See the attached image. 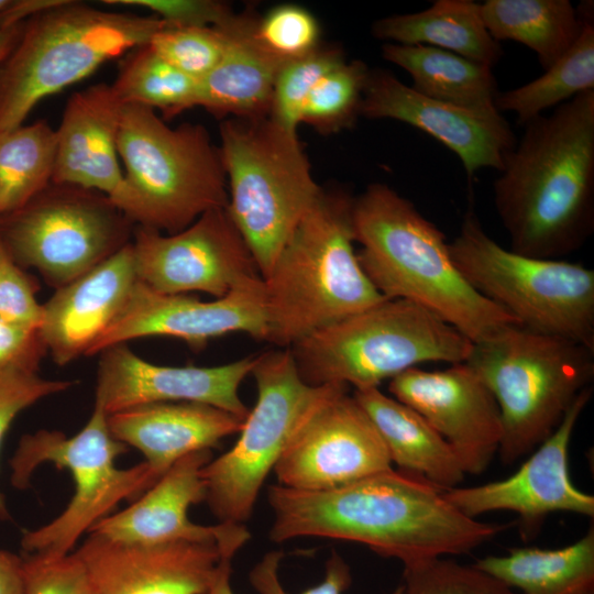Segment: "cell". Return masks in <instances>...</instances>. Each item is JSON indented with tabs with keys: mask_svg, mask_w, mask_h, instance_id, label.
Segmentation results:
<instances>
[{
	"mask_svg": "<svg viewBox=\"0 0 594 594\" xmlns=\"http://www.w3.org/2000/svg\"><path fill=\"white\" fill-rule=\"evenodd\" d=\"M134 226L107 195L52 182L0 218V240L21 267L57 289L130 244Z\"/></svg>",
	"mask_w": 594,
	"mask_h": 594,
	"instance_id": "4fadbf2b",
	"label": "cell"
},
{
	"mask_svg": "<svg viewBox=\"0 0 594 594\" xmlns=\"http://www.w3.org/2000/svg\"><path fill=\"white\" fill-rule=\"evenodd\" d=\"M44 355H34L0 366V446L15 417L38 400L68 389L74 382L48 380L38 374ZM8 509L0 494V518Z\"/></svg>",
	"mask_w": 594,
	"mask_h": 594,
	"instance_id": "f35d334b",
	"label": "cell"
},
{
	"mask_svg": "<svg viewBox=\"0 0 594 594\" xmlns=\"http://www.w3.org/2000/svg\"><path fill=\"white\" fill-rule=\"evenodd\" d=\"M353 396L378 431L392 464L443 491L460 486L466 474L457 454L416 410L378 387L356 389Z\"/></svg>",
	"mask_w": 594,
	"mask_h": 594,
	"instance_id": "4316f807",
	"label": "cell"
},
{
	"mask_svg": "<svg viewBox=\"0 0 594 594\" xmlns=\"http://www.w3.org/2000/svg\"><path fill=\"white\" fill-rule=\"evenodd\" d=\"M131 245L138 280L163 294L221 298L261 276L227 207L205 212L174 234L136 226Z\"/></svg>",
	"mask_w": 594,
	"mask_h": 594,
	"instance_id": "5bb4252c",
	"label": "cell"
},
{
	"mask_svg": "<svg viewBox=\"0 0 594 594\" xmlns=\"http://www.w3.org/2000/svg\"><path fill=\"white\" fill-rule=\"evenodd\" d=\"M56 132L46 121L0 134V218L18 211L53 178Z\"/></svg>",
	"mask_w": 594,
	"mask_h": 594,
	"instance_id": "d6a6232c",
	"label": "cell"
},
{
	"mask_svg": "<svg viewBox=\"0 0 594 594\" xmlns=\"http://www.w3.org/2000/svg\"><path fill=\"white\" fill-rule=\"evenodd\" d=\"M591 6L579 11L569 0H486L479 13L496 42L527 46L547 69L576 41Z\"/></svg>",
	"mask_w": 594,
	"mask_h": 594,
	"instance_id": "4dcf8cb0",
	"label": "cell"
},
{
	"mask_svg": "<svg viewBox=\"0 0 594 594\" xmlns=\"http://www.w3.org/2000/svg\"><path fill=\"white\" fill-rule=\"evenodd\" d=\"M361 116L400 121L426 132L460 158L470 182L482 168L501 172L517 142L504 117L484 118L424 96L386 69H370Z\"/></svg>",
	"mask_w": 594,
	"mask_h": 594,
	"instance_id": "44dd1931",
	"label": "cell"
},
{
	"mask_svg": "<svg viewBox=\"0 0 594 594\" xmlns=\"http://www.w3.org/2000/svg\"><path fill=\"white\" fill-rule=\"evenodd\" d=\"M136 280L130 243L55 290L42 305L38 334L57 365L88 355L122 310Z\"/></svg>",
	"mask_w": 594,
	"mask_h": 594,
	"instance_id": "603a6c76",
	"label": "cell"
},
{
	"mask_svg": "<svg viewBox=\"0 0 594 594\" xmlns=\"http://www.w3.org/2000/svg\"><path fill=\"white\" fill-rule=\"evenodd\" d=\"M593 395L583 389L553 433L540 443L510 476L474 486L444 491L447 499L464 515L508 510L518 516L521 538H535L552 513L594 516V496L579 490L569 472V447L576 422Z\"/></svg>",
	"mask_w": 594,
	"mask_h": 594,
	"instance_id": "2e32d148",
	"label": "cell"
},
{
	"mask_svg": "<svg viewBox=\"0 0 594 594\" xmlns=\"http://www.w3.org/2000/svg\"><path fill=\"white\" fill-rule=\"evenodd\" d=\"M46 352L37 329L0 318V366L34 355H45Z\"/></svg>",
	"mask_w": 594,
	"mask_h": 594,
	"instance_id": "f6af8a7d",
	"label": "cell"
},
{
	"mask_svg": "<svg viewBox=\"0 0 594 594\" xmlns=\"http://www.w3.org/2000/svg\"><path fill=\"white\" fill-rule=\"evenodd\" d=\"M243 422L229 411L194 402L152 403L108 416L111 435L139 450L158 477L183 457L211 450L239 433Z\"/></svg>",
	"mask_w": 594,
	"mask_h": 594,
	"instance_id": "d4e9b609",
	"label": "cell"
},
{
	"mask_svg": "<svg viewBox=\"0 0 594 594\" xmlns=\"http://www.w3.org/2000/svg\"><path fill=\"white\" fill-rule=\"evenodd\" d=\"M392 397L416 410L449 443L465 474L480 475L498 453L496 399L466 362L442 370L409 369L389 380Z\"/></svg>",
	"mask_w": 594,
	"mask_h": 594,
	"instance_id": "ac0fdd59",
	"label": "cell"
},
{
	"mask_svg": "<svg viewBox=\"0 0 594 594\" xmlns=\"http://www.w3.org/2000/svg\"><path fill=\"white\" fill-rule=\"evenodd\" d=\"M392 465L367 414L348 386L337 385L296 430L273 472L280 486L326 491Z\"/></svg>",
	"mask_w": 594,
	"mask_h": 594,
	"instance_id": "9a60e30c",
	"label": "cell"
},
{
	"mask_svg": "<svg viewBox=\"0 0 594 594\" xmlns=\"http://www.w3.org/2000/svg\"><path fill=\"white\" fill-rule=\"evenodd\" d=\"M257 19L252 12L234 15L224 26L228 44L221 59L199 80L197 106L216 117H268L275 80L286 61L258 41Z\"/></svg>",
	"mask_w": 594,
	"mask_h": 594,
	"instance_id": "484cf974",
	"label": "cell"
},
{
	"mask_svg": "<svg viewBox=\"0 0 594 594\" xmlns=\"http://www.w3.org/2000/svg\"><path fill=\"white\" fill-rule=\"evenodd\" d=\"M95 405L108 416L131 407L165 402L208 404L242 419L249 408L239 395L255 355L216 366L157 365L135 354L127 343L100 353Z\"/></svg>",
	"mask_w": 594,
	"mask_h": 594,
	"instance_id": "d6986e66",
	"label": "cell"
},
{
	"mask_svg": "<svg viewBox=\"0 0 594 594\" xmlns=\"http://www.w3.org/2000/svg\"><path fill=\"white\" fill-rule=\"evenodd\" d=\"M473 343L427 309L404 299L383 301L321 329L289 349L309 385L354 391L429 362H466Z\"/></svg>",
	"mask_w": 594,
	"mask_h": 594,
	"instance_id": "ba28073f",
	"label": "cell"
},
{
	"mask_svg": "<svg viewBox=\"0 0 594 594\" xmlns=\"http://www.w3.org/2000/svg\"><path fill=\"white\" fill-rule=\"evenodd\" d=\"M403 594H519L474 565L443 558L404 565Z\"/></svg>",
	"mask_w": 594,
	"mask_h": 594,
	"instance_id": "74e56055",
	"label": "cell"
},
{
	"mask_svg": "<svg viewBox=\"0 0 594 594\" xmlns=\"http://www.w3.org/2000/svg\"><path fill=\"white\" fill-rule=\"evenodd\" d=\"M38 284L9 254L0 240V318L37 329L42 305L36 300Z\"/></svg>",
	"mask_w": 594,
	"mask_h": 594,
	"instance_id": "b9f144b4",
	"label": "cell"
},
{
	"mask_svg": "<svg viewBox=\"0 0 594 594\" xmlns=\"http://www.w3.org/2000/svg\"><path fill=\"white\" fill-rule=\"evenodd\" d=\"M370 68L362 61L343 62L322 76L309 92L300 116L322 134L337 133L354 125Z\"/></svg>",
	"mask_w": 594,
	"mask_h": 594,
	"instance_id": "e575fe53",
	"label": "cell"
},
{
	"mask_svg": "<svg viewBox=\"0 0 594 594\" xmlns=\"http://www.w3.org/2000/svg\"><path fill=\"white\" fill-rule=\"evenodd\" d=\"M220 138L227 209L264 278L322 189L297 133L270 117L226 119Z\"/></svg>",
	"mask_w": 594,
	"mask_h": 594,
	"instance_id": "9c48e42d",
	"label": "cell"
},
{
	"mask_svg": "<svg viewBox=\"0 0 594 594\" xmlns=\"http://www.w3.org/2000/svg\"><path fill=\"white\" fill-rule=\"evenodd\" d=\"M255 34L266 50L286 62L302 57L320 45L317 19L297 4L274 7L257 19Z\"/></svg>",
	"mask_w": 594,
	"mask_h": 594,
	"instance_id": "ab89813d",
	"label": "cell"
},
{
	"mask_svg": "<svg viewBox=\"0 0 594 594\" xmlns=\"http://www.w3.org/2000/svg\"><path fill=\"white\" fill-rule=\"evenodd\" d=\"M354 198L344 190H322L262 278L265 341L290 348L386 299L354 249Z\"/></svg>",
	"mask_w": 594,
	"mask_h": 594,
	"instance_id": "277c9868",
	"label": "cell"
},
{
	"mask_svg": "<svg viewBox=\"0 0 594 594\" xmlns=\"http://www.w3.org/2000/svg\"><path fill=\"white\" fill-rule=\"evenodd\" d=\"M257 399L234 446L201 471L206 503L219 522L244 524L289 440L337 385L312 386L300 376L289 348L255 356Z\"/></svg>",
	"mask_w": 594,
	"mask_h": 594,
	"instance_id": "7c38bea8",
	"label": "cell"
},
{
	"mask_svg": "<svg viewBox=\"0 0 594 594\" xmlns=\"http://www.w3.org/2000/svg\"><path fill=\"white\" fill-rule=\"evenodd\" d=\"M372 34L387 43L444 50L492 68L503 57L472 0H436L426 10L381 19L373 23Z\"/></svg>",
	"mask_w": 594,
	"mask_h": 594,
	"instance_id": "f1b7e54d",
	"label": "cell"
},
{
	"mask_svg": "<svg viewBox=\"0 0 594 594\" xmlns=\"http://www.w3.org/2000/svg\"><path fill=\"white\" fill-rule=\"evenodd\" d=\"M493 185L512 251L562 260L594 232V90L524 125Z\"/></svg>",
	"mask_w": 594,
	"mask_h": 594,
	"instance_id": "7a4b0ae2",
	"label": "cell"
},
{
	"mask_svg": "<svg viewBox=\"0 0 594 594\" xmlns=\"http://www.w3.org/2000/svg\"><path fill=\"white\" fill-rule=\"evenodd\" d=\"M267 502L274 542L304 537L353 541L403 565L469 553L508 526L464 515L443 490L393 468L326 491L273 484Z\"/></svg>",
	"mask_w": 594,
	"mask_h": 594,
	"instance_id": "6da1fadb",
	"label": "cell"
},
{
	"mask_svg": "<svg viewBox=\"0 0 594 594\" xmlns=\"http://www.w3.org/2000/svg\"><path fill=\"white\" fill-rule=\"evenodd\" d=\"M168 25L155 15L106 11L73 0L28 19L0 64V134L22 125L45 97L147 44Z\"/></svg>",
	"mask_w": 594,
	"mask_h": 594,
	"instance_id": "8992f818",
	"label": "cell"
},
{
	"mask_svg": "<svg viewBox=\"0 0 594 594\" xmlns=\"http://www.w3.org/2000/svg\"><path fill=\"white\" fill-rule=\"evenodd\" d=\"M383 58L406 70L411 87L424 96L484 118L503 117L493 68L444 50L425 45L385 43Z\"/></svg>",
	"mask_w": 594,
	"mask_h": 594,
	"instance_id": "83f0119b",
	"label": "cell"
},
{
	"mask_svg": "<svg viewBox=\"0 0 594 594\" xmlns=\"http://www.w3.org/2000/svg\"><path fill=\"white\" fill-rule=\"evenodd\" d=\"M24 594H90L86 570L72 552L47 558L22 556Z\"/></svg>",
	"mask_w": 594,
	"mask_h": 594,
	"instance_id": "60d3db41",
	"label": "cell"
},
{
	"mask_svg": "<svg viewBox=\"0 0 594 594\" xmlns=\"http://www.w3.org/2000/svg\"><path fill=\"white\" fill-rule=\"evenodd\" d=\"M466 363L498 405L502 439L497 454L505 465L549 438L594 377L593 349L518 323L473 343Z\"/></svg>",
	"mask_w": 594,
	"mask_h": 594,
	"instance_id": "52a82bcc",
	"label": "cell"
},
{
	"mask_svg": "<svg viewBox=\"0 0 594 594\" xmlns=\"http://www.w3.org/2000/svg\"><path fill=\"white\" fill-rule=\"evenodd\" d=\"M117 148L124 170L112 202L135 226L174 234L228 206L220 150L204 125L170 128L155 110L124 105Z\"/></svg>",
	"mask_w": 594,
	"mask_h": 594,
	"instance_id": "5b68a950",
	"label": "cell"
},
{
	"mask_svg": "<svg viewBox=\"0 0 594 594\" xmlns=\"http://www.w3.org/2000/svg\"><path fill=\"white\" fill-rule=\"evenodd\" d=\"M148 46L172 66L200 80L221 59L227 44L226 28L174 26L156 32Z\"/></svg>",
	"mask_w": 594,
	"mask_h": 594,
	"instance_id": "8d00e7d4",
	"label": "cell"
},
{
	"mask_svg": "<svg viewBox=\"0 0 594 594\" xmlns=\"http://www.w3.org/2000/svg\"><path fill=\"white\" fill-rule=\"evenodd\" d=\"M127 451L128 447L111 435L108 415L97 406L72 437L47 429L24 435L10 460L15 488H28L34 471L45 462L68 470L75 484L70 502L56 518L23 532L24 553L47 558L72 553L79 538L121 501L139 498L161 479L144 461L129 469L117 468L116 459Z\"/></svg>",
	"mask_w": 594,
	"mask_h": 594,
	"instance_id": "30bf717a",
	"label": "cell"
},
{
	"mask_svg": "<svg viewBox=\"0 0 594 594\" xmlns=\"http://www.w3.org/2000/svg\"><path fill=\"white\" fill-rule=\"evenodd\" d=\"M11 1L12 0H0V13L10 6Z\"/></svg>",
	"mask_w": 594,
	"mask_h": 594,
	"instance_id": "681fc988",
	"label": "cell"
},
{
	"mask_svg": "<svg viewBox=\"0 0 594 594\" xmlns=\"http://www.w3.org/2000/svg\"><path fill=\"white\" fill-rule=\"evenodd\" d=\"M473 565L519 594H594V528L562 548H514Z\"/></svg>",
	"mask_w": 594,
	"mask_h": 594,
	"instance_id": "f546056e",
	"label": "cell"
},
{
	"mask_svg": "<svg viewBox=\"0 0 594 594\" xmlns=\"http://www.w3.org/2000/svg\"><path fill=\"white\" fill-rule=\"evenodd\" d=\"M284 558L283 551L272 550L254 565L250 572V583L258 594H289L279 579V565ZM352 581L349 564L336 551L327 560L322 581L301 594H343ZM391 594H403V585L397 586Z\"/></svg>",
	"mask_w": 594,
	"mask_h": 594,
	"instance_id": "7bdbcfd3",
	"label": "cell"
},
{
	"mask_svg": "<svg viewBox=\"0 0 594 594\" xmlns=\"http://www.w3.org/2000/svg\"><path fill=\"white\" fill-rule=\"evenodd\" d=\"M343 62L342 48L322 45L286 62L275 80L268 117L287 131L297 133L309 92L322 76Z\"/></svg>",
	"mask_w": 594,
	"mask_h": 594,
	"instance_id": "d590c367",
	"label": "cell"
},
{
	"mask_svg": "<svg viewBox=\"0 0 594 594\" xmlns=\"http://www.w3.org/2000/svg\"><path fill=\"white\" fill-rule=\"evenodd\" d=\"M105 3L136 7L174 26H226L235 15L231 8L213 0H105Z\"/></svg>",
	"mask_w": 594,
	"mask_h": 594,
	"instance_id": "ee69618b",
	"label": "cell"
},
{
	"mask_svg": "<svg viewBox=\"0 0 594 594\" xmlns=\"http://www.w3.org/2000/svg\"><path fill=\"white\" fill-rule=\"evenodd\" d=\"M0 594H24L22 557L7 550H0Z\"/></svg>",
	"mask_w": 594,
	"mask_h": 594,
	"instance_id": "bcb514c9",
	"label": "cell"
},
{
	"mask_svg": "<svg viewBox=\"0 0 594 594\" xmlns=\"http://www.w3.org/2000/svg\"><path fill=\"white\" fill-rule=\"evenodd\" d=\"M353 228L361 267L384 298L427 309L472 343L519 324L466 282L444 233L389 186L371 184L354 198Z\"/></svg>",
	"mask_w": 594,
	"mask_h": 594,
	"instance_id": "3957f363",
	"label": "cell"
},
{
	"mask_svg": "<svg viewBox=\"0 0 594 594\" xmlns=\"http://www.w3.org/2000/svg\"><path fill=\"white\" fill-rule=\"evenodd\" d=\"M211 459L208 449L183 457L128 508L100 519L88 534L124 543H216L221 553L237 554L251 538L244 524L204 526L187 515L191 505L206 501L201 471Z\"/></svg>",
	"mask_w": 594,
	"mask_h": 594,
	"instance_id": "ffe728a7",
	"label": "cell"
},
{
	"mask_svg": "<svg viewBox=\"0 0 594 594\" xmlns=\"http://www.w3.org/2000/svg\"><path fill=\"white\" fill-rule=\"evenodd\" d=\"M449 249L466 282L520 326L594 350L593 270L503 248L486 233L472 205Z\"/></svg>",
	"mask_w": 594,
	"mask_h": 594,
	"instance_id": "8fae6325",
	"label": "cell"
},
{
	"mask_svg": "<svg viewBox=\"0 0 594 594\" xmlns=\"http://www.w3.org/2000/svg\"><path fill=\"white\" fill-rule=\"evenodd\" d=\"M594 90V22L587 11L582 31L573 45L544 73L512 90L498 92L497 110L513 112L519 124L542 116L552 107Z\"/></svg>",
	"mask_w": 594,
	"mask_h": 594,
	"instance_id": "1f68e13d",
	"label": "cell"
},
{
	"mask_svg": "<svg viewBox=\"0 0 594 594\" xmlns=\"http://www.w3.org/2000/svg\"><path fill=\"white\" fill-rule=\"evenodd\" d=\"M232 559L229 554L221 557L206 594H235L230 583Z\"/></svg>",
	"mask_w": 594,
	"mask_h": 594,
	"instance_id": "7dc6e473",
	"label": "cell"
},
{
	"mask_svg": "<svg viewBox=\"0 0 594 594\" xmlns=\"http://www.w3.org/2000/svg\"><path fill=\"white\" fill-rule=\"evenodd\" d=\"M266 299L261 276L251 278L221 298L204 301L186 294H163L136 280L120 314L87 356L130 340L166 336L195 350L223 334L244 332L265 341Z\"/></svg>",
	"mask_w": 594,
	"mask_h": 594,
	"instance_id": "e0dca14e",
	"label": "cell"
},
{
	"mask_svg": "<svg viewBox=\"0 0 594 594\" xmlns=\"http://www.w3.org/2000/svg\"><path fill=\"white\" fill-rule=\"evenodd\" d=\"M199 80L182 73L148 44L131 50L121 62L111 84L123 105L158 109L165 119L197 107Z\"/></svg>",
	"mask_w": 594,
	"mask_h": 594,
	"instance_id": "836d02e7",
	"label": "cell"
},
{
	"mask_svg": "<svg viewBox=\"0 0 594 594\" xmlns=\"http://www.w3.org/2000/svg\"><path fill=\"white\" fill-rule=\"evenodd\" d=\"M123 106L105 82L69 97L55 130L53 183L98 190L111 200L118 196L123 184L117 148Z\"/></svg>",
	"mask_w": 594,
	"mask_h": 594,
	"instance_id": "cb8c5ba5",
	"label": "cell"
},
{
	"mask_svg": "<svg viewBox=\"0 0 594 594\" xmlns=\"http://www.w3.org/2000/svg\"><path fill=\"white\" fill-rule=\"evenodd\" d=\"M22 24L8 26L0 22V64L15 45L22 30Z\"/></svg>",
	"mask_w": 594,
	"mask_h": 594,
	"instance_id": "c3c4849f",
	"label": "cell"
},
{
	"mask_svg": "<svg viewBox=\"0 0 594 594\" xmlns=\"http://www.w3.org/2000/svg\"><path fill=\"white\" fill-rule=\"evenodd\" d=\"M73 552L90 594H206L222 557L216 543H124L96 534Z\"/></svg>",
	"mask_w": 594,
	"mask_h": 594,
	"instance_id": "7402d4cb",
	"label": "cell"
}]
</instances>
